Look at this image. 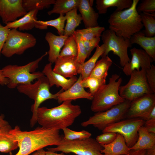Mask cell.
Returning <instances> with one entry per match:
<instances>
[{
    "label": "cell",
    "mask_w": 155,
    "mask_h": 155,
    "mask_svg": "<svg viewBox=\"0 0 155 155\" xmlns=\"http://www.w3.org/2000/svg\"><path fill=\"white\" fill-rule=\"evenodd\" d=\"M59 131L41 127L30 131H23L16 126L9 132V136L18 143L19 148L14 155H29L49 146H57L63 137Z\"/></svg>",
    "instance_id": "6da1fadb"
},
{
    "label": "cell",
    "mask_w": 155,
    "mask_h": 155,
    "mask_svg": "<svg viewBox=\"0 0 155 155\" xmlns=\"http://www.w3.org/2000/svg\"><path fill=\"white\" fill-rule=\"evenodd\" d=\"M71 102L66 101L51 108L39 107L37 111V122L43 127L59 130L71 125L82 113L80 106L73 104Z\"/></svg>",
    "instance_id": "7a4b0ae2"
},
{
    "label": "cell",
    "mask_w": 155,
    "mask_h": 155,
    "mask_svg": "<svg viewBox=\"0 0 155 155\" xmlns=\"http://www.w3.org/2000/svg\"><path fill=\"white\" fill-rule=\"evenodd\" d=\"M139 0H132L131 6L121 11L115 10L110 16L109 29L117 36L130 39L143 27L141 16L137 11Z\"/></svg>",
    "instance_id": "3957f363"
},
{
    "label": "cell",
    "mask_w": 155,
    "mask_h": 155,
    "mask_svg": "<svg viewBox=\"0 0 155 155\" xmlns=\"http://www.w3.org/2000/svg\"><path fill=\"white\" fill-rule=\"evenodd\" d=\"M48 54L46 52L40 57L28 63L21 66L9 65L2 69L4 76L8 80V88L13 89L21 84H28L44 75L42 72H36L40 62Z\"/></svg>",
    "instance_id": "277c9868"
},
{
    "label": "cell",
    "mask_w": 155,
    "mask_h": 155,
    "mask_svg": "<svg viewBox=\"0 0 155 155\" xmlns=\"http://www.w3.org/2000/svg\"><path fill=\"white\" fill-rule=\"evenodd\" d=\"M48 80L44 75L37 79L34 83L18 85L16 88L20 93L27 96L34 101L31 107L32 116L30 125L32 127L37 122V111L40 105L44 101L50 99L57 100L59 94L64 91L61 89L55 94L51 93Z\"/></svg>",
    "instance_id": "5b68a950"
},
{
    "label": "cell",
    "mask_w": 155,
    "mask_h": 155,
    "mask_svg": "<svg viewBox=\"0 0 155 155\" xmlns=\"http://www.w3.org/2000/svg\"><path fill=\"white\" fill-rule=\"evenodd\" d=\"M119 77L117 74L112 75L108 83L102 86L93 96L90 107L92 111H104L125 101L119 93L122 82V78Z\"/></svg>",
    "instance_id": "8992f818"
},
{
    "label": "cell",
    "mask_w": 155,
    "mask_h": 155,
    "mask_svg": "<svg viewBox=\"0 0 155 155\" xmlns=\"http://www.w3.org/2000/svg\"><path fill=\"white\" fill-rule=\"evenodd\" d=\"M102 149L96 139L91 137L74 140H67L63 137L56 147L47 148L49 151L61 152L65 154L72 153L75 155H103L101 152Z\"/></svg>",
    "instance_id": "52a82bcc"
},
{
    "label": "cell",
    "mask_w": 155,
    "mask_h": 155,
    "mask_svg": "<svg viewBox=\"0 0 155 155\" xmlns=\"http://www.w3.org/2000/svg\"><path fill=\"white\" fill-rule=\"evenodd\" d=\"M130 102L125 100L107 110L96 113L87 120L82 122L81 125L86 127L92 125L102 131L108 125L125 119Z\"/></svg>",
    "instance_id": "ba28073f"
},
{
    "label": "cell",
    "mask_w": 155,
    "mask_h": 155,
    "mask_svg": "<svg viewBox=\"0 0 155 155\" xmlns=\"http://www.w3.org/2000/svg\"><path fill=\"white\" fill-rule=\"evenodd\" d=\"M36 43V39L32 34L12 29H10L1 54L7 58L15 55H21L28 49L34 47Z\"/></svg>",
    "instance_id": "9c48e42d"
},
{
    "label": "cell",
    "mask_w": 155,
    "mask_h": 155,
    "mask_svg": "<svg viewBox=\"0 0 155 155\" xmlns=\"http://www.w3.org/2000/svg\"><path fill=\"white\" fill-rule=\"evenodd\" d=\"M104 45L105 50L101 57L107 56L112 51L119 58L121 66L123 67L130 62L128 49L131 46L130 40L117 35L113 31L108 29L105 30L101 35Z\"/></svg>",
    "instance_id": "30bf717a"
},
{
    "label": "cell",
    "mask_w": 155,
    "mask_h": 155,
    "mask_svg": "<svg viewBox=\"0 0 155 155\" xmlns=\"http://www.w3.org/2000/svg\"><path fill=\"white\" fill-rule=\"evenodd\" d=\"M130 76L126 84L119 87V94L123 98L131 101L145 94L154 93L148 83L145 70L134 71Z\"/></svg>",
    "instance_id": "8fae6325"
},
{
    "label": "cell",
    "mask_w": 155,
    "mask_h": 155,
    "mask_svg": "<svg viewBox=\"0 0 155 155\" xmlns=\"http://www.w3.org/2000/svg\"><path fill=\"white\" fill-rule=\"evenodd\" d=\"M145 121L140 118L124 119L108 125L102 132H111L121 134L127 146L130 148L136 142L138 129L143 126Z\"/></svg>",
    "instance_id": "7c38bea8"
},
{
    "label": "cell",
    "mask_w": 155,
    "mask_h": 155,
    "mask_svg": "<svg viewBox=\"0 0 155 155\" xmlns=\"http://www.w3.org/2000/svg\"><path fill=\"white\" fill-rule=\"evenodd\" d=\"M155 106V94H145L131 101L125 119L140 118L143 120Z\"/></svg>",
    "instance_id": "4fadbf2b"
},
{
    "label": "cell",
    "mask_w": 155,
    "mask_h": 155,
    "mask_svg": "<svg viewBox=\"0 0 155 155\" xmlns=\"http://www.w3.org/2000/svg\"><path fill=\"white\" fill-rule=\"evenodd\" d=\"M22 0H0V17L6 24L22 17L27 12L24 8Z\"/></svg>",
    "instance_id": "5bb4252c"
},
{
    "label": "cell",
    "mask_w": 155,
    "mask_h": 155,
    "mask_svg": "<svg viewBox=\"0 0 155 155\" xmlns=\"http://www.w3.org/2000/svg\"><path fill=\"white\" fill-rule=\"evenodd\" d=\"M130 52L131 59L123 69L126 75H130L134 71H139L141 69L146 70L150 68L153 60L145 51L134 47L130 49Z\"/></svg>",
    "instance_id": "9a60e30c"
},
{
    "label": "cell",
    "mask_w": 155,
    "mask_h": 155,
    "mask_svg": "<svg viewBox=\"0 0 155 155\" xmlns=\"http://www.w3.org/2000/svg\"><path fill=\"white\" fill-rule=\"evenodd\" d=\"M55 63L53 71L66 78L80 74L81 64L76 57L59 56Z\"/></svg>",
    "instance_id": "2e32d148"
},
{
    "label": "cell",
    "mask_w": 155,
    "mask_h": 155,
    "mask_svg": "<svg viewBox=\"0 0 155 155\" xmlns=\"http://www.w3.org/2000/svg\"><path fill=\"white\" fill-rule=\"evenodd\" d=\"M82 76L80 74L77 80L73 85L67 90L59 93L57 99L59 103L81 98L92 100L93 96L85 90L82 84Z\"/></svg>",
    "instance_id": "e0dca14e"
},
{
    "label": "cell",
    "mask_w": 155,
    "mask_h": 155,
    "mask_svg": "<svg viewBox=\"0 0 155 155\" xmlns=\"http://www.w3.org/2000/svg\"><path fill=\"white\" fill-rule=\"evenodd\" d=\"M52 63H49L45 66L42 72L47 78L51 87L55 85L61 87L65 91L70 88L77 80L75 76L68 79L54 72L52 68Z\"/></svg>",
    "instance_id": "ac0fdd59"
},
{
    "label": "cell",
    "mask_w": 155,
    "mask_h": 155,
    "mask_svg": "<svg viewBox=\"0 0 155 155\" xmlns=\"http://www.w3.org/2000/svg\"><path fill=\"white\" fill-rule=\"evenodd\" d=\"M68 37L64 35L57 36L50 32L46 33L45 39L49 46L48 55L49 63L52 64L55 63L59 56L61 48Z\"/></svg>",
    "instance_id": "d6986e66"
},
{
    "label": "cell",
    "mask_w": 155,
    "mask_h": 155,
    "mask_svg": "<svg viewBox=\"0 0 155 155\" xmlns=\"http://www.w3.org/2000/svg\"><path fill=\"white\" fill-rule=\"evenodd\" d=\"M78 8L85 28L99 26L98 20L99 14L91 6L89 0H80Z\"/></svg>",
    "instance_id": "ffe728a7"
},
{
    "label": "cell",
    "mask_w": 155,
    "mask_h": 155,
    "mask_svg": "<svg viewBox=\"0 0 155 155\" xmlns=\"http://www.w3.org/2000/svg\"><path fill=\"white\" fill-rule=\"evenodd\" d=\"M101 152L103 155H122L129 153L130 150L126 144L123 136L117 133L115 139L110 143L101 145Z\"/></svg>",
    "instance_id": "44dd1931"
},
{
    "label": "cell",
    "mask_w": 155,
    "mask_h": 155,
    "mask_svg": "<svg viewBox=\"0 0 155 155\" xmlns=\"http://www.w3.org/2000/svg\"><path fill=\"white\" fill-rule=\"evenodd\" d=\"M38 11L34 10L29 11L20 18L7 23L5 27L9 29L18 28L20 31L31 30L35 27V21L37 20L36 16Z\"/></svg>",
    "instance_id": "7402d4cb"
},
{
    "label": "cell",
    "mask_w": 155,
    "mask_h": 155,
    "mask_svg": "<svg viewBox=\"0 0 155 155\" xmlns=\"http://www.w3.org/2000/svg\"><path fill=\"white\" fill-rule=\"evenodd\" d=\"M131 44L139 45L155 61V36H146L143 31H140L133 35L130 39Z\"/></svg>",
    "instance_id": "603a6c76"
},
{
    "label": "cell",
    "mask_w": 155,
    "mask_h": 155,
    "mask_svg": "<svg viewBox=\"0 0 155 155\" xmlns=\"http://www.w3.org/2000/svg\"><path fill=\"white\" fill-rule=\"evenodd\" d=\"M155 133H150L142 126L138 130V137L135 144L130 150H147L155 148Z\"/></svg>",
    "instance_id": "cb8c5ba5"
},
{
    "label": "cell",
    "mask_w": 155,
    "mask_h": 155,
    "mask_svg": "<svg viewBox=\"0 0 155 155\" xmlns=\"http://www.w3.org/2000/svg\"><path fill=\"white\" fill-rule=\"evenodd\" d=\"M132 3V0H96V7L99 14H104L110 7H116V10L121 11L130 8Z\"/></svg>",
    "instance_id": "d4e9b609"
},
{
    "label": "cell",
    "mask_w": 155,
    "mask_h": 155,
    "mask_svg": "<svg viewBox=\"0 0 155 155\" xmlns=\"http://www.w3.org/2000/svg\"><path fill=\"white\" fill-rule=\"evenodd\" d=\"M12 129L9 124L0 128V152L11 153L18 148V143L9 136V132Z\"/></svg>",
    "instance_id": "484cf974"
},
{
    "label": "cell",
    "mask_w": 155,
    "mask_h": 155,
    "mask_svg": "<svg viewBox=\"0 0 155 155\" xmlns=\"http://www.w3.org/2000/svg\"><path fill=\"white\" fill-rule=\"evenodd\" d=\"M96 48L95 52L91 57L81 64L80 74L81 75L82 80L89 76L98 60L104 52L105 47L103 44L100 46H98Z\"/></svg>",
    "instance_id": "4316f807"
},
{
    "label": "cell",
    "mask_w": 155,
    "mask_h": 155,
    "mask_svg": "<svg viewBox=\"0 0 155 155\" xmlns=\"http://www.w3.org/2000/svg\"><path fill=\"white\" fill-rule=\"evenodd\" d=\"M78 7H76L65 14V26L63 35L67 37L73 34L76 28L81 23L82 21L80 14L77 13Z\"/></svg>",
    "instance_id": "83f0119b"
},
{
    "label": "cell",
    "mask_w": 155,
    "mask_h": 155,
    "mask_svg": "<svg viewBox=\"0 0 155 155\" xmlns=\"http://www.w3.org/2000/svg\"><path fill=\"white\" fill-rule=\"evenodd\" d=\"M112 63V60L108 56L102 57L97 61L89 77L106 79Z\"/></svg>",
    "instance_id": "f1b7e54d"
},
{
    "label": "cell",
    "mask_w": 155,
    "mask_h": 155,
    "mask_svg": "<svg viewBox=\"0 0 155 155\" xmlns=\"http://www.w3.org/2000/svg\"><path fill=\"white\" fill-rule=\"evenodd\" d=\"M66 18L64 14H60L57 18L46 21H35V27L40 30L46 29L49 26L53 27L57 31L59 35H63Z\"/></svg>",
    "instance_id": "f546056e"
},
{
    "label": "cell",
    "mask_w": 155,
    "mask_h": 155,
    "mask_svg": "<svg viewBox=\"0 0 155 155\" xmlns=\"http://www.w3.org/2000/svg\"><path fill=\"white\" fill-rule=\"evenodd\" d=\"M80 0H56L52 9L49 11L48 14H65L74 8L78 7Z\"/></svg>",
    "instance_id": "4dcf8cb0"
},
{
    "label": "cell",
    "mask_w": 155,
    "mask_h": 155,
    "mask_svg": "<svg viewBox=\"0 0 155 155\" xmlns=\"http://www.w3.org/2000/svg\"><path fill=\"white\" fill-rule=\"evenodd\" d=\"M105 30L104 27L98 26L96 27L78 29L75 31L73 34L84 41L96 37H100Z\"/></svg>",
    "instance_id": "1f68e13d"
},
{
    "label": "cell",
    "mask_w": 155,
    "mask_h": 155,
    "mask_svg": "<svg viewBox=\"0 0 155 155\" xmlns=\"http://www.w3.org/2000/svg\"><path fill=\"white\" fill-rule=\"evenodd\" d=\"M55 0H22V5L28 12L37 10L38 11L48 8L54 4Z\"/></svg>",
    "instance_id": "d6a6232c"
},
{
    "label": "cell",
    "mask_w": 155,
    "mask_h": 155,
    "mask_svg": "<svg viewBox=\"0 0 155 155\" xmlns=\"http://www.w3.org/2000/svg\"><path fill=\"white\" fill-rule=\"evenodd\" d=\"M142 22L145 28L143 31L145 35L148 37L155 36V14L142 13H140Z\"/></svg>",
    "instance_id": "836d02e7"
},
{
    "label": "cell",
    "mask_w": 155,
    "mask_h": 155,
    "mask_svg": "<svg viewBox=\"0 0 155 155\" xmlns=\"http://www.w3.org/2000/svg\"><path fill=\"white\" fill-rule=\"evenodd\" d=\"M106 84V79L89 77L82 80V84L84 88H89L93 96L103 85Z\"/></svg>",
    "instance_id": "e575fe53"
},
{
    "label": "cell",
    "mask_w": 155,
    "mask_h": 155,
    "mask_svg": "<svg viewBox=\"0 0 155 155\" xmlns=\"http://www.w3.org/2000/svg\"><path fill=\"white\" fill-rule=\"evenodd\" d=\"M77 55V44L74 35L68 37L65 40L60 56H74Z\"/></svg>",
    "instance_id": "d590c367"
},
{
    "label": "cell",
    "mask_w": 155,
    "mask_h": 155,
    "mask_svg": "<svg viewBox=\"0 0 155 155\" xmlns=\"http://www.w3.org/2000/svg\"><path fill=\"white\" fill-rule=\"evenodd\" d=\"M64 135L63 138L68 140H74L82 139L90 137L92 135L88 131L83 130L77 131L70 129L68 127L63 129Z\"/></svg>",
    "instance_id": "8d00e7d4"
},
{
    "label": "cell",
    "mask_w": 155,
    "mask_h": 155,
    "mask_svg": "<svg viewBox=\"0 0 155 155\" xmlns=\"http://www.w3.org/2000/svg\"><path fill=\"white\" fill-rule=\"evenodd\" d=\"M136 10L139 13H146L155 14V0H142L136 7Z\"/></svg>",
    "instance_id": "74e56055"
},
{
    "label": "cell",
    "mask_w": 155,
    "mask_h": 155,
    "mask_svg": "<svg viewBox=\"0 0 155 155\" xmlns=\"http://www.w3.org/2000/svg\"><path fill=\"white\" fill-rule=\"evenodd\" d=\"M76 40L77 47V59L81 64H83L87 57V55L83 41L79 37L73 34Z\"/></svg>",
    "instance_id": "f35d334b"
},
{
    "label": "cell",
    "mask_w": 155,
    "mask_h": 155,
    "mask_svg": "<svg viewBox=\"0 0 155 155\" xmlns=\"http://www.w3.org/2000/svg\"><path fill=\"white\" fill-rule=\"evenodd\" d=\"M117 133L111 132H103L96 138L97 142L101 145H107L112 142L116 138Z\"/></svg>",
    "instance_id": "ab89813d"
},
{
    "label": "cell",
    "mask_w": 155,
    "mask_h": 155,
    "mask_svg": "<svg viewBox=\"0 0 155 155\" xmlns=\"http://www.w3.org/2000/svg\"><path fill=\"white\" fill-rule=\"evenodd\" d=\"M146 79L151 90L155 93V66L152 64L150 68L146 70Z\"/></svg>",
    "instance_id": "60d3db41"
},
{
    "label": "cell",
    "mask_w": 155,
    "mask_h": 155,
    "mask_svg": "<svg viewBox=\"0 0 155 155\" xmlns=\"http://www.w3.org/2000/svg\"><path fill=\"white\" fill-rule=\"evenodd\" d=\"M100 40V37H97L90 40L83 41L87 53L88 58L90 55L93 49L99 46V44Z\"/></svg>",
    "instance_id": "b9f144b4"
},
{
    "label": "cell",
    "mask_w": 155,
    "mask_h": 155,
    "mask_svg": "<svg viewBox=\"0 0 155 155\" xmlns=\"http://www.w3.org/2000/svg\"><path fill=\"white\" fill-rule=\"evenodd\" d=\"M10 29L6 28L0 23V59L1 51L7 39Z\"/></svg>",
    "instance_id": "7bdbcfd3"
},
{
    "label": "cell",
    "mask_w": 155,
    "mask_h": 155,
    "mask_svg": "<svg viewBox=\"0 0 155 155\" xmlns=\"http://www.w3.org/2000/svg\"><path fill=\"white\" fill-rule=\"evenodd\" d=\"M144 125L148 132L155 133V120L145 121Z\"/></svg>",
    "instance_id": "ee69618b"
},
{
    "label": "cell",
    "mask_w": 155,
    "mask_h": 155,
    "mask_svg": "<svg viewBox=\"0 0 155 155\" xmlns=\"http://www.w3.org/2000/svg\"><path fill=\"white\" fill-rule=\"evenodd\" d=\"M122 155H146V150H131L129 154Z\"/></svg>",
    "instance_id": "f6af8a7d"
},
{
    "label": "cell",
    "mask_w": 155,
    "mask_h": 155,
    "mask_svg": "<svg viewBox=\"0 0 155 155\" xmlns=\"http://www.w3.org/2000/svg\"><path fill=\"white\" fill-rule=\"evenodd\" d=\"M144 121L155 120V106L144 120Z\"/></svg>",
    "instance_id": "bcb514c9"
},
{
    "label": "cell",
    "mask_w": 155,
    "mask_h": 155,
    "mask_svg": "<svg viewBox=\"0 0 155 155\" xmlns=\"http://www.w3.org/2000/svg\"><path fill=\"white\" fill-rule=\"evenodd\" d=\"M8 82V79L4 76L1 69H0V85H7Z\"/></svg>",
    "instance_id": "7dc6e473"
},
{
    "label": "cell",
    "mask_w": 155,
    "mask_h": 155,
    "mask_svg": "<svg viewBox=\"0 0 155 155\" xmlns=\"http://www.w3.org/2000/svg\"><path fill=\"white\" fill-rule=\"evenodd\" d=\"M9 124L8 122L4 119L3 115L0 113V128L5 126Z\"/></svg>",
    "instance_id": "c3c4849f"
},
{
    "label": "cell",
    "mask_w": 155,
    "mask_h": 155,
    "mask_svg": "<svg viewBox=\"0 0 155 155\" xmlns=\"http://www.w3.org/2000/svg\"><path fill=\"white\" fill-rule=\"evenodd\" d=\"M31 155H46V151L43 148L41 149L35 151Z\"/></svg>",
    "instance_id": "681fc988"
},
{
    "label": "cell",
    "mask_w": 155,
    "mask_h": 155,
    "mask_svg": "<svg viewBox=\"0 0 155 155\" xmlns=\"http://www.w3.org/2000/svg\"><path fill=\"white\" fill-rule=\"evenodd\" d=\"M46 155H65L64 153L62 152L61 153H58L55 152L47 150L46 151ZM72 155H75L73 154Z\"/></svg>",
    "instance_id": "f907efd6"
},
{
    "label": "cell",
    "mask_w": 155,
    "mask_h": 155,
    "mask_svg": "<svg viewBox=\"0 0 155 155\" xmlns=\"http://www.w3.org/2000/svg\"><path fill=\"white\" fill-rule=\"evenodd\" d=\"M146 150V155H155V148Z\"/></svg>",
    "instance_id": "816d5d0a"
}]
</instances>
